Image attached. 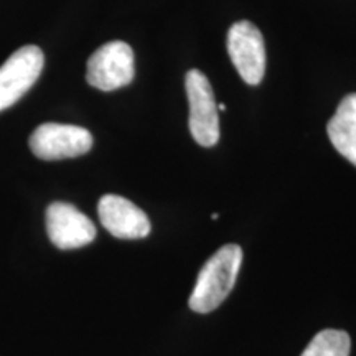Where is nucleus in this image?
I'll return each mask as SVG.
<instances>
[{
    "label": "nucleus",
    "instance_id": "8",
    "mask_svg": "<svg viewBox=\"0 0 356 356\" xmlns=\"http://www.w3.org/2000/svg\"><path fill=\"white\" fill-rule=\"evenodd\" d=\"M97 215L102 226L119 239H142L152 229L149 216L119 195H104L97 203Z\"/></svg>",
    "mask_w": 356,
    "mask_h": 356
},
{
    "label": "nucleus",
    "instance_id": "4",
    "mask_svg": "<svg viewBox=\"0 0 356 356\" xmlns=\"http://www.w3.org/2000/svg\"><path fill=\"white\" fill-rule=\"evenodd\" d=\"M92 136L88 129L71 124L47 122L30 136V149L42 160L74 159L88 154L92 147Z\"/></svg>",
    "mask_w": 356,
    "mask_h": 356
},
{
    "label": "nucleus",
    "instance_id": "1",
    "mask_svg": "<svg viewBox=\"0 0 356 356\" xmlns=\"http://www.w3.org/2000/svg\"><path fill=\"white\" fill-rule=\"evenodd\" d=\"M243 262V249L238 244H226L218 249L200 270L197 286L188 305L198 314H210L218 309L233 291Z\"/></svg>",
    "mask_w": 356,
    "mask_h": 356
},
{
    "label": "nucleus",
    "instance_id": "5",
    "mask_svg": "<svg viewBox=\"0 0 356 356\" xmlns=\"http://www.w3.org/2000/svg\"><path fill=\"white\" fill-rule=\"evenodd\" d=\"M43 65V51L35 44H26L0 66V111L10 108L26 95L42 74Z\"/></svg>",
    "mask_w": 356,
    "mask_h": 356
},
{
    "label": "nucleus",
    "instance_id": "3",
    "mask_svg": "<svg viewBox=\"0 0 356 356\" xmlns=\"http://www.w3.org/2000/svg\"><path fill=\"white\" fill-rule=\"evenodd\" d=\"M134 51L126 42H109L92 53L88 60L86 79L99 91H114L132 83Z\"/></svg>",
    "mask_w": 356,
    "mask_h": 356
},
{
    "label": "nucleus",
    "instance_id": "6",
    "mask_svg": "<svg viewBox=\"0 0 356 356\" xmlns=\"http://www.w3.org/2000/svg\"><path fill=\"white\" fill-rule=\"evenodd\" d=\"M226 43L239 76L251 86L259 84L266 71V47L259 29L251 22H238L229 29Z\"/></svg>",
    "mask_w": 356,
    "mask_h": 356
},
{
    "label": "nucleus",
    "instance_id": "9",
    "mask_svg": "<svg viewBox=\"0 0 356 356\" xmlns=\"http://www.w3.org/2000/svg\"><path fill=\"white\" fill-rule=\"evenodd\" d=\"M327 132L337 152L356 167V92L341 99Z\"/></svg>",
    "mask_w": 356,
    "mask_h": 356
},
{
    "label": "nucleus",
    "instance_id": "7",
    "mask_svg": "<svg viewBox=\"0 0 356 356\" xmlns=\"http://www.w3.org/2000/svg\"><path fill=\"white\" fill-rule=\"evenodd\" d=\"M47 233L58 249H78L96 239V226L70 203L56 202L47 208Z\"/></svg>",
    "mask_w": 356,
    "mask_h": 356
},
{
    "label": "nucleus",
    "instance_id": "10",
    "mask_svg": "<svg viewBox=\"0 0 356 356\" xmlns=\"http://www.w3.org/2000/svg\"><path fill=\"white\" fill-rule=\"evenodd\" d=\"M350 350L351 340L348 333L327 328L312 338L302 356H350Z\"/></svg>",
    "mask_w": 356,
    "mask_h": 356
},
{
    "label": "nucleus",
    "instance_id": "2",
    "mask_svg": "<svg viewBox=\"0 0 356 356\" xmlns=\"http://www.w3.org/2000/svg\"><path fill=\"white\" fill-rule=\"evenodd\" d=\"M190 104V132L197 144L213 147L220 140V118L210 81L200 70H191L185 78Z\"/></svg>",
    "mask_w": 356,
    "mask_h": 356
}]
</instances>
